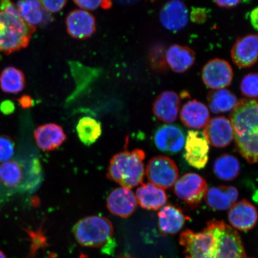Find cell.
Segmentation results:
<instances>
[{
	"instance_id": "1",
	"label": "cell",
	"mask_w": 258,
	"mask_h": 258,
	"mask_svg": "<svg viewBox=\"0 0 258 258\" xmlns=\"http://www.w3.org/2000/svg\"><path fill=\"white\" fill-rule=\"evenodd\" d=\"M185 258H244L240 235L224 221L212 220L202 232L188 230L180 236Z\"/></svg>"
},
{
	"instance_id": "2",
	"label": "cell",
	"mask_w": 258,
	"mask_h": 258,
	"mask_svg": "<svg viewBox=\"0 0 258 258\" xmlns=\"http://www.w3.org/2000/svg\"><path fill=\"white\" fill-rule=\"evenodd\" d=\"M236 150L248 163H258V100L241 99L230 115Z\"/></svg>"
},
{
	"instance_id": "3",
	"label": "cell",
	"mask_w": 258,
	"mask_h": 258,
	"mask_svg": "<svg viewBox=\"0 0 258 258\" xmlns=\"http://www.w3.org/2000/svg\"><path fill=\"white\" fill-rule=\"evenodd\" d=\"M143 150L124 151L112 157L107 176L123 188L131 189L143 181L145 170Z\"/></svg>"
},
{
	"instance_id": "4",
	"label": "cell",
	"mask_w": 258,
	"mask_h": 258,
	"mask_svg": "<svg viewBox=\"0 0 258 258\" xmlns=\"http://www.w3.org/2000/svg\"><path fill=\"white\" fill-rule=\"evenodd\" d=\"M35 31L19 13L0 11V51L10 54L27 47Z\"/></svg>"
},
{
	"instance_id": "5",
	"label": "cell",
	"mask_w": 258,
	"mask_h": 258,
	"mask_svg": "<svg viewBox=\"0 0 258 258\" xmlns=\"http://www.w3.org/2000/svg\"><path fill=\"white\" fill-rule=\"evenodd\" d=\"M73 232L83 246L101 248L112 244L114 228L108 219L101 216H89L77 222Z\"/></svg>"
},
{
	"instance_id": "6",
	"label": "cell",
	"mask_w": 258,
	"mask_h": 258,
	"mask_svg": "<svg viewBox=\"0 0 258 258\" xmlns=\"http://www.w3.org/2000/svg\"><path fill=\"white\" fill-rule=\"evenodd\" d=\"M148 180L161 189H168L175 184L179 177V170L175 161L166 156L154 157L146 168Z\"/></svg>"
},
{
	"instance_id": "7",
	"label": "cell",
	"mask_w": 258,
	"mask_h": 258,
	"mask_svg": "<svg viewBox=\"0 0 258 258\" xmlns=\"http://www.w3.org/2000/svg\"><path fill=\"white\" fill-rule=\"evenodd\" d=\"M174 191L177 198L191 207H196L205 198L208 184L202 176L195 173L185 174L177 180Z\"/></svg>"
},
{
	"instance_id": "8",
	"label": "cell",
	"mask_w": 258,
	"mask_h": 258,
	"mask_svg": "<svg viewBox=\"0 0 258 258\" xmlns=\"http://www.w3.org/2000/svg\"><path fill=\"white\" fill-rule=\"evenodd\" d=\"M233 71L230 64L224 59L209 60L203 67L202 78L205 85L210 89L218 90L230 86L233 79Z\"/></svg>"
},
{
	"instance_id": "9",
	"label": "cell",
	"mask_w": 258,
	"mask_h": 258,
	"mask_svg": "<svg viewBox=\"0 0 258 258\" xmlns=\"http://www.w3.org/2000/svg\"><path fill=\"white\" fill-rule=\"evenodd\" d=\"M184 158L195 168H204L209 160V145L203 132L189 131L185 143Z\"/></svg>"
},
{
	"instance_id": "10",
	"label": "cell",
	"mask_w": 258,
	"mask_h": 258,
	"mask_svg": "<svg viewBox=\"0 0 258 258\" xmlns=\"http://www.w3.org/2000/svg\"><path fill=\"white\" fill-rule=\"evenodd\" d=\"M154 142L163 153L175 154L184 147L185 137L182 128L176 124L161 125L155 132Z\"/></svg>"
},
{
	"instance_id": "11",
	"label": "cell",
	"mask_w": 258,
	"mask_h": 258,
	"mask_svg": "<svg viewBox=\"0 0 258 258\" xmlns=\"http://www.w3.org/2000/svg\"><path fill=\"white\" fill-rule=\"evenodd\" d=\"M68 33L76 39L85 40L91 37L96 30V19L82 9H76L68 15L66 21Z\"/></svg>"
},
{
	"instance_id": "12",
	"label": "cell",
	"mask_w": 258,
	"mask_h": 258,
	"mask_svg": "<svg viewBox=\"0 0 258 258\" xmlns=\"http://www.w3.org/2000/svg\"><path fill=\"white\" fill-rule=\"evenodd\" d=\"M233 62L242 69L250 68L258 60V34H248L237 39L231 50Z\"/></svg>"
},
{
	"instance_id": "13",
	"label": "cell",
	"mask_w": 258,
	"mask_h": 258,
	"mask_svg": "<svg viewBox=\"0 0 258 258\" xmlns=\"http://www.w3.org/2000/svg\"><path fill=\"white\" fill-rule=\"evenodd\" d=\"M203 134L209 144L219 148L227 147L234 138L233 125L230 120L223 116L209 119Z\"/></svg>"
},
{
	"instance_id": "14",
	"label": "cell",
	"mask_w": 258,
	"mask_h": 258,
	"mask_svg": "<svg viewBox=\"0 0 258 258\" xmlns=\"http://www.w3.org/2000/svg\"><path fill=\"white\" fill-rule=\"evenodd\" d=\"M159 17L164 28L176 32L186 27L189 15L188 9L181 0H170L161 9Z\"/></svg>"
},
{
	"instance_id": "15",
	"label": "cell",
	"mask_w": 258,
	"mask_h": 258,
	"mask_svg": "<svg viewBox=\"0 0 258 258\" xmlns=\"http://www.w3.org/2000/svg\"><path fill=\"white\" fill-rule=\"evenodd\" d=\"M138 203L136 197L131 189L115 188L106 200V206L112 215L122 218L130 217L136 211Z\"/></svg>"
},
{
	"instance_id": "16",
	"label": "cell",
	"mask_w": 258,
	"mask_h": 258,
	"mask_svg": "<svg viewBox=\"0 0 258 258\" xmlns=\"http://www.w3.org/2000/svg\"><path fill=\"white\" fill-rule=\"evenodd\" d=\"M228 217L232 227L241 231H247L256 225L258 214L256 208L244 199L232 206Z\"/></svg>"
},
{
	"instance_id": "17",
	"label": "cell",
	"mask_w": 258,
	"mask_h": 258,
	"mask_svg": "<svg viewBox=\"0 0 258 258\" xmlns=\"http://www.w3.org/2000/svg\"><path fill=\"white\" fill-rule=\"evenodd\" d=\"M180 98L170 90L161 92L153 103V111L156 117L166 123L175 121L178 115Z\"/></svg>"
},
{
	"instance_id": "18",
	"label": "cell",
	"mask_w": 258,
	"mask_h": 258,
	"mask_svg": "<svg viewBox=\"0 0 258 258\" xmlns=\"http://www.w3.org/2000/svg\"><path fill=\"white\" fill-rule=\"evenodd\" d=\"M37 146L45 151H54L66 141L67 136L63 129L55 123L41 125L34 131Z\"/></svg>"
},
{
	"instance_id": "19",
	"label": "cell",
	"mask_w": 258,
	"mask_h": 258,
	"mask_svg": "<svg viewBox=\"0 0 258 258\" xmlns=\"http://www.w3.org/2000/svg\"><path fill=\"white\" fill-rule=\"evenodd\" d=\"M238 190L233 186H213L208 189L205 196L209 208L215 211L230 210L238 199Z\"/></svg>"
},
{
	"instance_id": "20",
	"label": "cell",
	"mask_w": 258,
	"mask_h": 258,
	"mask_svg": "<svg viewBox=\"0 0 258 258\" xmlns=\"http://www.w3.org/2000/svg\"><path fill=\"white\" fill-rule=\"evenodd\" d=\"M166 62L170 69L176 73H183L188 71L195 63V51L191 48L173 44L165 53Z\"/></svg>"
},
{
	"instance_id": "21",
	"label": "cell",
	"mask_w": 258,
	"mask_h": 258,
	"mask_svg": "<svg viewBox=\"0 0 258 258\" xmlns=\"http://www.w3.org/2000/svg\"><path fill=\"white\" fill-rule=\"evenodd\" d=\"M138 204L148 211H158L166 204L167 196L163 189L151 182L142 184L137 190Z\"/></svg>"
},
{
	"instance_id": "22",
	"label": "cell",
	"mask_w": 258,
	"mask_h": 258,
	"mask_svg": "<svg viewBox=\"0 0 258 258\" xmlns=\"http://www.w3.org/2000/svg\"><path fill=\"white\" fill-rule=\"evenodd\" d=\"M209 117L207 106L196 100L185 103L180 112V118L182 123L191 128L205 127L209 120Z\"/></svg>"
},
{
	"instance_id": "23",
	"label": "cell",
	"mask_w": 258,
	"mask_h": 258,
	"mask_svg": "<svg viewBox=\"0 0 258 258\" xmlns=\"http://www.w3.org/2000/svg\"><path fill=\"white\" fill-rule=\"evenodd\" d=\"M158 219L161 233L175 234L183 228L186 218L179 208L173 205H167L160 209Z\"/></svg>"
},
{
	"instance_id": "24",
	"label": "cell",
	"mask_w": 258,
	"mask_h": 258,
	"mask_svg": "<svg viewBox=\"0 0 258 258\" xmlns=\"http://www.w3.org/2000/svg\"><path fill=\"white\" fill-rule=\"evenodd\" d=\"M16 6L21 18L35 27L50 21L48 12L45 11L37 0H19Z\"/></svg>"
},
{
	"instance_id": "25",
	"label": "cell",
	"mask_w": 258,
	"mask_h": 258,
	"mask_svg": "<svg viewBox=\"0 0 258 258\" xmlns=\"http://www.w3.org/2000/svg\"><path fill=\"white\" fill-rule=\"evenodd\" d=\"M208 101L209 108L214 114L233 111L238 101L236 96L226 89L210 92L208 95Z\"/></svg>"
},
{
	"instance_id": "26",
	"label": "cell",
	"mask_w": 258,
	"mask_h": 258,
	"mask_svg": "<svg viewBox=\"0 0 258 258\" xmlns=\"http://www.w3.org/2000/svg\"><path fill=\"white\" fill-rule=\"evenodd\" d=\"M213 169L215 175L219 179L230 181L236 178L239 175L240 163L233 155L224 154L216 159Z\"/></svg>"
},
{
	"instance_id": "27",
	"label": "cell",
	"mask_w": 258,
	"mask_h": 258,
	"mask_svg": "<svg viewBox=\"0 0 258 258\" xmlns=\"http://www.w3.org/2000/svg\"><path fill=\"white\" fill-rule=\"evenodd\" d=\"M76 131L80 141L86 146H90L101 136L102 125L95 118L83 117L79 120Z\"/></svg>"
},
{
	"instance_id": "28",
	"label": "cell",
	"mask_w": 258,
	"mask_h": 258,
	"mask_svg": "<svg viewBox=\"0 0 258 258\" xmlns=\"http://www.w3.org/2000/svg\"><path fill=\"white\" fill-rule=\"evenodd\" d=\"M25 77L23 72L14 67H8L0 74V88L8 93H18L25 87Z\"/></svg>"
},
{
	"instance_id": "29",
	"label": "cell",
	"mask_w": 258,
	"mask_h": 258,
	"mask_svg": "<svg viewBox=\"0 0 258 258\" xmlns=\"http://www.w3.org/2000/svg\"><path fill=\"white\" fill-rule=\"evenodd\" d=\"M23 177V169L17 161L9 160L0 164V182L7 188L19 186Z\"/></svg>"
},
{
	"instance_id": "30",
	"label": "cell",
	"mask_w": 258,
	"mask_h": 258,
	"mask_svg": "<svg viewBox=\"0 0 258 258\" xmlns=\"http://www.w3.org/2000/svg\"><path fill=\"white\" fill-rule=\"evenodd\" d=\"M242 95L247 98H258V73H250L242 79L240 86Z\"/></svg>"
},
{
	"instance_id": "31",
	"label": "cell",
	"mask_w": 258,
	"mask_h": 258,
	"mask_svg": "<svg viewBox=\"0 0 258 258\" xmlns=\"http://www.w3.org/2000/svg\"><path fill=\"white\" fill-rule=\"evenodd\" d=\"M15 154V143L11 138L0 136V162L4 163L12 159Z\"/></svg>"
},
{
	"instance_id": "32",
	"label": "cell",
	"mask_w": 258,
	"mask_h": 258,
	"mask_svg": "<svg viewBox=\"0 0 258 258\" xmlns=\"http://www.w3.org/2000/svg\"><path fill=\"white\" fill-rule=\"evenodd\" d=\"M43 8L48 13L59 12L66 6L68 0H37Z\"/></svg>"
},
{
	"instance_id": "33",
	"label": "cell",
	"mask_w": 258,
	"mask_h": 258,
	"mask_svg": "<svg viewBox=\"0 0 258 258\" xmlns=\"http://www.w3.org/2000/svg\"><path fill=\"white\" fill-rule=\"evenodd\" d=\"M208 17V10L203 8H193L190 14V19L193 23L202 24L207 20Z\"/></svg>"
},
{
	"instance_id": "34",
	"label": "cell",
	"mask_w": 258,
	"mask_h": 258,
	"mask_svg": "<svg viewBox=\"0 0 258 258\" xmlns=\"http://www.w3.org/2000/svg\"><path fill=\"white\" fill-rule=\"evenodd\" d=\"M79 8L85 11H95L101 5L103 0H73Z\"/></svg>"
},
{
	"instance_id": "35",
	"label": "cell",
	"mask_w": 258,
	"mask_h": 258,
	"mask_svg": "<svg viewBox=\"0 0 258 258\" xmlns=\"http://www.w3.org/2000/svg\"><path fill=\"white\" fill-rule=\"evenodd\" d=\"M0 11L9 13H19L17 6L12 0H0Z\"/></svg>"
},
{
	"instance_id": "36",
	"label": "cell",
	"mask_w": 258,
	"mask_h": 258,
	"mask_svg": "<svg viewBox=\"0 0 258 258\" xmlns=\"http://www.w3.org/2000/svg\"><path fill=\"white\" fill-rule=\"evenodd\" d=\"M15 109L14 103L10 100H6L0 104V111L5 115H9L14 112Z\"/></svg>"
},
{
	"instance_id": "37",
	"label": "cell",
	"mask_w": 258,
	"mask_h": 258,
	"mask_svg": "<svg viewBox=\"0 0 258 258\" xmlns=\"http://www.w3.org/2000/svg\"><path fill=\"white\" fill-rule=\"evenodd\" d=\"M214 1L219 7L231 9L236 7L240 4L241 0H214Z\"/></svg>"
},
{
	"instance_id": "38",
	"label": "cell",
	"mask_w": 258,
	"mask_h": 258,
	"mask_svg": "<svg viewBox=\"0 0 258 258\" xmlns=\"http://www.w3.org/2000/svg\"><path fill=\"white\" fill-rule=\"evenodd\" d=\"M18 102L22 107L25 109L30 108L34 105L33 100L28 95L21 96L18 99Z\"/></svg>"
},
{
	"instance_id": "39",
	"label": "cell",
	"mask_w": 258,
	"mask_h": 258,
	"mask_svg": "<svg viewBox=\"0 0 258 258\" xmlns=\"http://www.w3.org/2000/svg\"><path fill=\"white\" fill-rule=\"evenodd\" d=\"M249 19L250 24L254 30L258 31V6L250 12Z\"/></svg>"
},
{
	"instance_id": "40",
	"label": "cell",
	"mask_w": 258,
	"mask_h": 258,
	"mask_svg": "<svg viewBox=\"0 0 258 258\" xmlns=\"http://www.w3.org/2000/svg\"><path fill=\"white\" fill-rule=\"evenodd\" d=\"M117 4L123 6H130L136 4L140 0H114Z\"/></svg>"
},
{
	"instance_id": "41",
	"label": "cell",
	"mask_w": 258,
	"mask_h": 258,
	"mask_svg": "<svg viewBox=\"0 0 258 258\" xmlns=\"http://www.w3.org/2000/svg\"><path fill=\"white\" fill-rule=\"evenodd\" d=\"M101 5L105 9L110 8L111 5V0H103Z\"/></svg>"
},
{
	"instance_id": "42",
	"label": "cell",
	"mask_w": 258,
	"mask_h": 258,
	"mask_svg": "<svg viewBox=\"0 0 258 258\" xmlns=\"http://www.w3.org/2000/svg\"><path fill=\"white\" fill-rule=\"evenodd\" d=\"M117 258H137V257H135L134 256L129 255V254H122V255L119 256Z\"/></svg>"
},
{
	"instance_id": "43",
	"label": "cell",
	"mask_w": 258,
	"mask_h": 258,
	"mask_svg": "<svg viewBox=\"0 0 258 258\" xmlns=\"http://www.w3.org/2000/svg\"><path fill=\"white\" fill-rule=\"evenodd\" d=\"M253 199L254 200V202H256L257 203H258V189L256 192L254 194Z\"/></svg>"
},
{
	"instance_id": "44",
	"label": "cell",
	"mask_w": 258,
	"mask_h": 258,
	"mask_svg": "<svg viewBox=\"0 0 258 258\" xmlns=\"http://www.w3.org/2000/svg\"><path fill=\"white\" fill-rule=\"evenodd\" d=\"M0 258H7L5 253L2 250H0Z\"/></svg>"
},
{
	"instance_id": "45",
	"label": "cell",
	"mask_w": 258,
	"mask_h": 258,
	"mask_svg": "<svg viewBox=\"0 0 258 258\" xmlns=\"http://www.w3.org/2000/svg\"><path fill=\"white\" fill-rule=\"evenodd\" d=\"M80 258H85V257H84L83 254H82V255L80 256Z\"/></svg>"
},
{
	"instance_id": "46",
	"label": "cell",
	"mask_w": 258,
	"mask_h": 258,
	"mask_svg": "<svg viewBox=\"0 0 258 258\" xmlns=\"http://www.w3.org/2000/svg\"><path fill=\"white\" fill-rule=\"evenodd\" d=\"M244 258H250V257H245Z\"/></svg>"
}]
</instances>
